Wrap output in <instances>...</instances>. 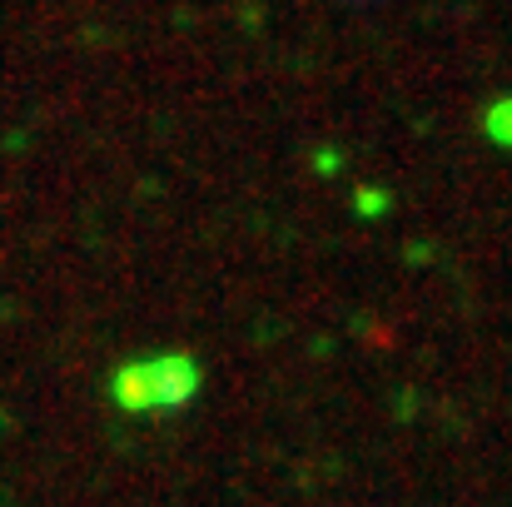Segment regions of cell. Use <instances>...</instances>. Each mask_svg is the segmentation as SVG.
<instances>
[{
	"label": "cell",
	"mask_w": 512,
	"mask_h": 507,
	"mask_svg": "<svg viewBox=\"0 0 512 507\" xmlns=\"http://www.w3.org/2000/svg\"><path fill=\"white\" fill-rule=\"evenodd\" d=\"M204 388V363L194 353H145V358H130L110 373V403L125 413V418H160V413H179L199 398Z\"/></svg>",
	"instance_id": "obj_1"
},
{
	"label": "cell",
	"mask_w": 512,
	"mask_h": 507,
	"mask_svg": "<svg viewBox=\"0 0 512 507\" xmlns=\"http://www.w3.org/2000/svg\"><path fill=\"white\" fill-rule=\"evenodd\" d=\"M483 135L493 145H508L512 150V95H498L488 110H483Z\"/></svg>",
	"instance_id": "obj_2"
}]
</instances>
